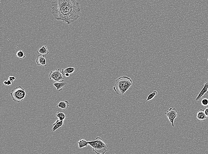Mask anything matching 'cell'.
I'll return each mask as SVG.
<instances>
[{
  "label": "cell",
  "mask_w": 208,
  "mask_h": 154,
  "mask_svg": "<svg viewBox=\"0 0 208 154\" xmlns=\"http://www.w3.org/2000/svg\"><path fill=\"white\" fill-rule=\"evenodd\" d=\"M52 13L54 18L70 24L80 17L81 9L76 0H52Z\"/></svg>",
  "instance_id": "cell-1"
},
{
  "label": "cell",
  "mask_w": 208,
  "mask_h": 154,
  "mask_svg": "<svg viewBox=\"0 0 208 154\" xmlns=\"http://www.w3.org/2000/svg\"><path fill=\"white\" fill-rule=\"evenodd\" d=\"M133 85V82L130 78L123 76L116 80L113 89L117 94L123 95Z\"/></svg>",
  "instance_id": "cell-2"
},
{
  "label": "cell",
  "mask_w": 208,
  "mask_h": 154,
  "mask_svg": "<svg viewBox=\"0 0 208 154\" xmlns=\"http://www.w3.org/2000/svg\"><path fill=\"white\" fill-rule=\"evenodd\" d=\"M88 144L92 150L97 154H104L107 152L108 145L100 137H97L94 141H88Z\"/></svg>",
  "instance_id": "cell-3"
},
{
  "label": "cell",
  "mask_w": 208,
  "mask_h": 154,
  "mask_svg": "<svg viewBox=\"0 0 208 154\" xmlns=\"http://www.w3.org/2000/svg\"><path fill=\"white\" fill-rule=\"evenodd\" d=\"M10 95L14 101L21 102L25 99L26 92L22 87L19 86L12 90Z\"/></svg>",
  "instance_id": "cell-4"
},
{
  "label": "cell",
  "mask_w": 208,
  "mask_h": 154,
  "mask_svg": "<svg viewBox=\"0 0 208 154\" xmlns=\"http://www.w3.org/2000/svg\"><path fill=\"white\" fill-rule=\"evenodd\" d=\"M50 80L55 82L61 81L63 80V75L59 69H56L55 71H51L49 75Z\"/></svg>",
  "instance_id": "cell-5"
},
{
  "label": "cell",
  "mask_w": 208,
  "mask_h": 154,
  "mask_svg": "<svg viewBox=\"0 0 208 154\" xmlns=\"http://www.w3.org/2000/svg\"><path fill=\"white\" fill-rule=\"evenodd\" d=\"M177 112V110L176 109L171 108L169 109V110L165 113V115L166 116L170 122L172 124V126L173 127L175 126L174 123V121L178 116Z\"/></svg>",
  "instance_id": "cell-6"
},
{
  "label": "cell",
  "mask_w": 208,
  "mask_h": 154,
  "mask_svg": "<svg viewBox=\"0 0 208 154\" xmlns=\"http://www.w3.org/2000/svg\"><path fill=\"white\" fill-rule=\"evenodd\" d=\"M206 93H208V80L205 82L203 88L201 90L198 96L196 98V101L201 100L203 99L204 95Z\"/></svg>",
  "instance_id": "cell-7"
},
{
  "label": "cell",
  "mask_w": 208,
  "mask_h": 154,
  "mask_svg": "<svg viewBox=\"0 0 208 154\" xmlns=\"http://www.w3.org/2000/svg\"><path fill=\"white\" fill-rule=\"evenodd\" d=\"M67 82L64 80L58 82L54 81L53 84V85L56 88L57 91H62L63 88L67 87Z\"/></svg>",
  "instance_id": "cell-8"
},
{
  "label": "cell",
  "mask_w": 208,
  "mask_h": 154,
  "mask_svg": "<svg viewBox=\"0 0 208 154\" xmlns=\"http://www.w3.org/2000/svg\"><path fill=\"white\" fill-rule=\"evenodd\" d=\"M45 57L41 54H39L37 56L36 62L38 66H47L46 59Z\"/></svg>",
  "instance_id": "cell-9"
},
{
  "label": "cell",
  "mask_w": 208,
  "mask_h": 154,
  "mask_svg": "<svg viewBox=\"0 0 208 154\" xmlns=\"http://www.w3.org/2000/svg\"><path fill=\"white\" fill-rule=\"evenodd\" d=\"M69 103L67 101L65 100L63 101H61L58 103L57 106V108H60L63 111H66L69 108Z\"/></svg>",
  "instance_id": "cell-10"
},
{
  "label": "cell",
  "mask_w": 208,
  "mask_h": 154,
  "mask_svg": "<svg viewBox=\"0 0 208 154\" xmlns=\"http://www.w3.org/2000/svg\"><path fill=\"white\" fill-rule=\"evenodd\" d=\"M197 118L198 120L204 121L208 118L205 115L203 110L201 109H200L197 113Z\"/></svg>",
  "instance_id": "cell-11"
},
{
  "label": "cell",
  "mask_w": 208,
  "mask_h": 154,
  "mask_svg": "<svg viewBox=\"0 0 208 154\" xmlns=\"http://www.w3.org/2000/svg\"><path fill=\"white\" fill-rule=\"evenodd\" d=\"M37 52L38 54H41L45 57L49 53L47 46H43L41 48L39 49Z\"/></svg>",
  "instance_id": "cell-12"
},
{
  "label": "cell",
  "mask_w": 208,
  "mask_h": 154,
  "mask_svg": "<svg viewBox=\"0 0 208 154\" xmlns=\"http://www.w3.org/2000/svg\"><path fill=\"white\" fill-rule=\"evenodd\" d=\"M77 143L78 144V147L80 148L87 147L89 145L88 142L86 141L84 139H80Z\"/></svg>",
  "instance_id": "cell-13"
},
{
  "label": "cell",
  "mask_w": 208,
  "mask_h": 154,
  "mask_svg": "<svg viewBox=\"0 0 208 154\" xmlns=\"http://www.w3.org/2000/svg\"><path fill=\"white\" fill-rule=\"evenodd\" d=\"M75 70V68L74 67H68L65 69H62L61 72L64 75L67 73L70 74L73 73Z\"/></svg>",
  "instance_id": "cell-14"
},
{
  "label": "cell",
  "mask_w": 208,
  "mask_h": 154,
  "mask_svg": "<svg viewBox=\"0 0 208 154\" xmlns=\"http://www.w3.org/2000/svg\"><path fill=\"white\" fill-rule=\"evenodd\" d=\"M64 125V121L59 120L58 122L53 127L52 130L53 132H55L57 129L59 128Z\"/></svg>",
  "instance_id": "cell-15"
},
{
  "label": "cell",
  "mask_w": 208,
  "mask_h": 154,
  "mask_svg": "<svg viewBox=\"0 0 208 154\" xmlns=\"http://www.w3.org/2000/svg\"><path fill=\"white\" fill-rule=\"evenodd\" d=\"M56 116L60 121H64L67 118V116L63 113H60L58 111L57 112Z\"/></svg>",
  "instance_id": "cell-16"
},
{
  "label": "cell",
  "mask_w": 208,
  "mask_h": 154,
  "mask_svg": "<svg viewBox=\"0 0 208 154\" xmlns=\"http://www.w3.org/2000/svg\"><path fill=\"white\" fill-rule=\"evenodd\" d=\"M16 56L20 59H24L25 57L24 52L20 50L16 53Z\"/></svg>",
  "instance_id": "cell-17"
},
{
  "label": "cell",
  "mask_w": 208,
  "mask_h": 154,
  "mask_svg": "<svg viewBox=\"0 0 208 154\" xmlns=\"http://www.w3.org/2000/svg\"><path fill=\"white\" fill-rule=\"evenodd\" d=\"M157 93L158 92L157 91H153L148 96L146 101H149V100H152V99L154 98L156 95H157Z\"/></svg>",
  "instance_id": "cell-18"
},
{
  "label": "cell",
  "mask_w": 208,
  "mask_h": 154,
  "mask_svg": "<svg viewBox=\"0 0 208 154\" xmlns=\"http://www.w3.org/2000/svg\"><path fill=\"white\" fill-rule=\"evenodd\" d=\"M201 103L202 106H207L208 105V99L205 98L203 99L201 101Z\"/></svg>",
  "instance_id": "cell-19"
},
{
  "label": "cell",
  "mask_w": 208,
  "mask_h": 154,
  "mask_svg": "<svg viewBox=\"0 0 208 154\" xmlns=\"http://www.w3.org/2000/svg\"><path fill=\"white\" fill-rule=\"evenodd\" d=\"M12 82L8 80L7 81H5L4 82V84L5 85L9 86L12 84Z\"/></svg>",
  "instance_id": "cell-20"
},
{
  "label": "cell",
  "mask_w": 208,
  "mask_h": 154,
  "mask_svg": "<svg viewBox=\"0 0 208 154\" xmlns=\"http://www.w3.org/2000/svg\"><path fill=\"white\" fill-rule=\"evenodd\" d=\"M203 111L204 112L205 115L208 118V107H205Z\"/></svg>",
  "instance_id": "cell-21"
},
{
  "label": "cell",
  "mask_w": 208,
  "mask_h": 154,
  "mask_svg": "<svg viewBox=\"0 0 208 154\" xmlns=\"http://www.w3.org/2000/svg\"><path fill=\"white\" fill-rule=\"evenodd\" d=\"M15 79V77L14 76H10L9 77V80L12 82L14 81Z\"/></svg>",
  "instance_id": "cell-22"
},
{
  "label": "cell",
  "mask_w": 208,
  "mask_h": 154,
  "mask_svg": "<svg viewBox=\"0 0 208 154\" xmlns=\"http://www.w3.org/2000/svg\"><path fill=\"white\" fill-rule=\"evenodd\" d=\"M65 75L66 77H69V76H70V74H69V73H66V74H65Z\"/></svg>",
  "instance_id": "cell-23"
},
{
  "label": "cell",
  "mask_w": 208,
  "mask_h": 154,
  "mask_svg": "<svg viewBox=\"0 0 208 154\" xmlns=\"http://www.w3.org/2000/svg\"></svg>",
  "instance_id": "cell-24"
}]
</instances>
